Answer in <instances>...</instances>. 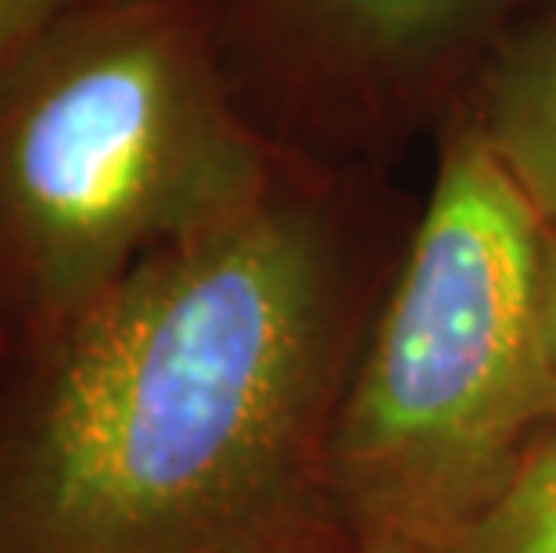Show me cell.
I'll return each instance as SVG.
<instances>
[{
	"mask_svg": "<svg viewBox=\"0 0 556 553\" xmlns=\"http://www.w3.org/2000/svg\"><path fill=\"white\" fill-rule=\"evenodd\" d=\"M4 349H8V345H4V341H0V356H4Z\"/></svg>",
	"mask_w": 556,
	"mask_h": 553,
	"instance_id": "9c48e42d",
	"label": "cell"
},
{
	"mask_svg": "<svg viewBox=\"0 0 556 553\" xmlns=\"http://www.w3.org/2000/svg\"><path fill=\"white\" fill-rule=\"evenodd\" d=\"M549 230L459 109L338 428L363 553H445L549 417Z\"/></svg>",
	"mask_w": 556,
	"mask_h": 553,
	"instance_id": "3957f363",
	"label": "cell"
},
{
	"mask_svg": "<svg viewBox=\"0 0 556 553\" xmlns=\"http://www.w3.org/2000/svg\"><path fill=\"white\" fill-rule=\"evenodd\" d=\"M542 335H546L549 417H556V238L553 234H549V263H546V313H542Z\"/></svg>",
	"mask_w": 556,
	"mask_h": 553,
	"instance_id": "ba28073f",
	"label": "cell"
},
{
	"mask_svg": "<svg viewBox=\"0 0 556 553\" xmlns=\"http://www.w3.org/2000/svg\"><path fill=\"white\" fill-rule=\"evenodd\" d=\"M459 109L556 238V0H531Z\"/></svg>",
	"mask_w": 556,
	"mask_h": 553,
	"instance_id": "5b68a950",
	"label": "cell"
},
{
	"mask_svg": "<svg viewBox=\"0 0 556 553\" xmlns=\"http://www.w3.org/2000/svg\"><path fill=\"white\" fill-rule=\"evenodd\" d=\"M319 162L0 356V553H288L345 252Z\"/></svg>",
	"mask_w": 556,
	"mask_h": 553,
	"instance_id": "6da1fadb",
	"label": "cell"
},
{
	"mask_svg": "<svg viewBox=\"0 0 556 553\" xmlns=\"http://www.w3.org/2000/svg\"><path fill=\"white\" fill-rule=\"evenodd\" d=\"M283 151L233 93L205 0H93L0 73V341L62 331L241 213Z\"/></svg>",
	"mask_w": 556,
	"mask_h": 553,
	"instance_id": "7a4b0ae2",
	"label": "cell"
},
{
	"mask_svg": "<svg viewBox=\"0 0 556 553\" xmlns=\"http://www.w3.org/2000/svg\"><path fill=\"white\" fill-rule=\"evenodd\" d=\"M445 553H556V439L525 450Z\"/></svg>",
	"mask_w": 556,
	"mask_h": 553,
	"instance_id": "8992f818",
	"label": "cell"
},
{
	"mask_svg": "<svg viewBox=\"0 0 556 553\" xmlns=\"http://www.w3.org/2000/svg\"><path fill=\"white\" fill-rule=\"evenodd\" d=\"M531 0H205L233 93L288 155L438 129Z\"/></svg>",
	"mask_w": 556,
	"mask_h": 553,
	"instance_id": "277c9868",
	"label": "cell"
},
{
	"mask_svg": "<svg viewBox=\"0 0 556 553\" xmlns=\"http://www.w3.org/2000/svg\"><path fill=\"white\" fill-rule=\"evenodd\" d=\"M87 4L93 0H0V73L58 18Z\"/></svg>",
	"mask_w": 556,
	"mask_h": 553,
	"instance_id": "52a82bcc",
	"label": "cell"
}]
</instances>
